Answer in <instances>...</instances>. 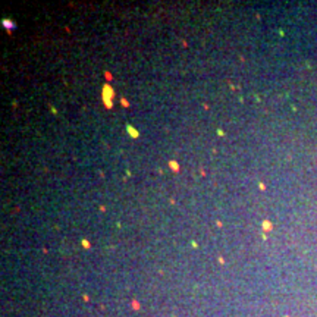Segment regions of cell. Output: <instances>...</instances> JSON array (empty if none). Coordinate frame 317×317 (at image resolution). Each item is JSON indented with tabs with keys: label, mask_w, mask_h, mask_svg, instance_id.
Instances as JSON below:
<instances>
[{
	"label": "cell",
	"mask_w": 317,
	"mask_h": 317,
	"mask_svg": "<svg viewBox=\"0 0 317 317\" xmlns=\"http://www.w3.org/2000/svg\"><path fill=\"white\" fill-rule=\"evenodd\" d=\"M126 131L129 132V135H131L132 138H137V137H138V131H137L135 128H132L131 125H128V126H126Z\"/></svg>",
	"instance_id": "3957f363"
},
{
	"label": "cell",
	"mask_w": 317,
	"mask_h": 317,
	"mask_svg": "<svg viewBox=\"0 0 317 317\" xmlns=\"http://www.w3.org/2000/svg\"><path fill=\"white\" fill-rule=\"evenodd\" d=\"M110 98H113V90L109 85H104V88H103V100H104V104L107 107H112Z\"/></svg>",
	"instance_id": "6da1fadb"
},
{
	"label": "cell",
	"mask_w": 317,
	"mask_h": 317,
	"mask_svg": "<svg viewBox=\"0 0 317 317\" xmlns=\"http://www.w3.org/2000/svg\"><path fill=\"white\" fill-rule=\"evenodd\" d=\"M169 166L172 168V170H173V172H178V170H179V164L176 163L175 160H170V162H169Z\"/></svg>",
	"instance_id": "277c9868"
},
{
	"label": "cell",
	"mask_w": 317,
	"mask_h": 317,
	"mask_svg": "<svg viewBox=\"0 0 317 317\" xmlns=\"http://www.w3.org/2000/svg\"><path fill=\"white\" fill-rule=\"evenodd\" d=\"M2 24H3V27H6V28H7L9 31L15 30V27H16V25H15L13 22H12L10 19H3V21H2Z\"/></svg>",
	"instance_id": "7a4b0ae2"
}]
</instances>
